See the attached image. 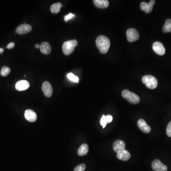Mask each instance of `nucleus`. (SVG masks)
Returning a JSON list of instances; mask_svg holds the SVG:
<instances>
[{
  "mask_svg": "<svg viewBox=\"0 0 171 171\" xmlns=\"http://www.w3.org/2000/svg\"><path fill=\"white\" fill-rule=\"evenodd\" d=\"M95 5L99 8H107L109 6V2L107 0H94Z\"/></svg>",
  "mask_w": 171,
  "mask_h": 171,
  "instance_id": "17",
  "label": "nucleus"
},
{
  "mask_svg": "<svg viewBox=\"0 0 171 171\" xmlns=\"http://www.w3.org/2000/svg\"><path fill=\"white\" fill-rule=\"evenodd\" d=\"M15 46V43L13 42H11L7 45V48L8 49H11L13 48V47Z\"/></svg>",
  "mask_w": 171,
  "mask_h": 171,
  "instance_id": "27",
  "label": "nucleus"
},
{
  "mask_svg": "<svg viewBox=\"0 0 171 171\" xmlns=\"http://www.w3.org/2000/svg\"><path fill=\"white\" fill-rule=\"evenodd\" d=\"M166 134L168 136L171 137V121L167 126Z\"/></svg>",
  "mask_w": 171,
  "mask_h": 171,
  "instance_id": "26",
  "label": "nucleus"
},
{
  "mask_svg": "<svg viewBox=\"0 0 171 171\" xmlns=\"http://www.w3.org/2000/svg\"><path fill=\"white\" fill-rule=\"evenodd\" d=\"M162 31L165 33L171 32V19H167L166 20L162 28Z\"/></svg>",
  "mask_w": 171,
  "mask_h": 171,
  "instance_id": "21",
  "label": "nucleus"
},
{
  "mask_svg": "<svg viewBox=\"0 0 171 171\" xmlns=\"http://www.w3.org/2000/svg\"><path fill=\"white\" fill-rule=\"evenodd\" d=\"M75 14H73L72 13H70L68 15H66L65 17H64V20L66 21V22H67L70 20L71 19L75 17Z\"/></svg>",
  "mask_w": 171,
  "mask_h": 171,
  "instance_id": "25",
  "label": "nucleus"
},
{
  "mask_svg": "<svg viewBox=\"0 0 171 171\" xmlns=\"http://www.w3.org/2000/svg\"><path fill=\"white\" fill-rule=\"evenodd\" d=\"M126 34L127 40L130 42H135L139 39V33L136 29L134 28L128 29Z\"/></svg>",
  "mask_w": 171,
  "mask_h": 171,
  "instance_id": "5",
  "label": "nucleus"
},
{
  "mask_svg": "<svg viewBox=\"0 0 171 171\" xmlns=\"http://www.w3.org/2000/svg\"><path fill=\"white\" fill-rule=\"evenodd\" d=\"M32 27L31 26L27 24L20 25L16 28V33L19 34H24L31 31Z\"/></svg>",
  "mask_w": 171,
  "mask_h": 171,
  "instance_id": "10",
  "label": "nucleus"
},
{
  "mask_svg": "<svg viewBox=\"0 0 171 171\" xmlns=\"http://www.w3.org/2000/svg\"><path fill=\"white\" fill-rule=\"evenodd\" d=\"M86 169V165L84 164H80L77 166L74 169V171H84Z\"/></svg>",
  "mask_w": 171,
  "mask_h": 171,
  "instance_id": "24",
  "label": "nucleus"
},
{
  "mask_svg": "<svg viewBox=\"0 0 171 171\" xmlns=\"http://www.w3.org/2000/svg\"><path fill=\"white\" fill-rule=\"evenodd\" d=\"M113 120V117L110 115L105 116L103 115L102 117L100 119L101 125L103 126V128H104L107 125V123H110Z\"/></svg>",
  "mask_w": 171,
  "mask_h": 171,
  "instance_id": "19",
  "label": "nucleus"
},
{
  "mask_svg": "<svg viewBox=\"0 0 171 171\" xmlns=\"http://www.w3.org/2000/svg\"><path fill=\"white\" fill-rule=\"evenodd\" d=\"M122 95L124 98L126 99L132 104H137L140 102V98L139 96L128 90H124L122 91Z\"/></svg>",
  "mask_w": 171,
  "mask_h": 171,
  "instance_id": "4",
  "label": "nucleus"
},
{
  "mask_svg": "<svg viewBox=\"0 0 171 171\" xmlns=\"http://www.w3.org/2000/svg\"><path fill=\"white\" fill-rule=\"evenodd\" d=\"M126 144L122 140H116L113 143V150L115 152H118L123 150L125 149Z\"/></svg>",
  "mask_w": 171,
  "mask_h": 171,
  "instance_id": "15",
  "label": "nucleus"
},
{
  "mask_svg": "<svg viewBox=\"0 0 171 171\" xmlns=\"http://www.w3.org/2000/svg\"><path fill=\"white\" fill-rule=\"evenodd\" d=\"M67 78L68 79H70L71 81L74 82L78 83L79 81V78L77 76H75V75L72 73H68L67 75Z\"/></svg>",
  "mask_w": 171,
  "mask_h": 171,
  "instance_id": "23",
  "label": "nucleus"
},
{
  "mask_svg": "<svg viewBox=\"0 0 171 171\" xmlns=\"http://www.w3.org/2000/svg\"><path fill=\"white\" fill-rule=\"evenodd\" d=\"M142 81L147 88L151 89H155L158 85L157 79L152 75H145L143 77Z\"/></svg>",
  "mask_w": 171,
  "mask_h": 171,
  "instance_id": "3",
  "label": "nucleus"
},
{
  "mask_svg": "<svg viewBox=\"0 0 171 171\" xmlns=\"http://www.w3.org/2000/svg\"><path fill=\"white\" fill-rule=\"evenodd\" d=\"M96 46L101 53H107L110 46V41L108 38L103 35L99 36L96 41Z\"/></svg>",
  "mask_w": 171,
  "mask_h": 171,
  "instance_id": "1",
  "label": "nucleus"
},
{
  "mask_svg": "<svg viewBox=\"0 0 171 171\" xmlns=\"http://www.w3.org/2000/svg\"><path fill=\"white\" fill-rule=\"evenodd\" d=\"M24 117L26 119L30 122H35L37 118L35 112L31 109L26 110L24 113Z\"/></svg>",
  "mask_w": 171,
  "mask_h": 171,
  "instance_id": "12",
  "label": "nucleus"
},
{
  "mask_svg": "<svg viewBox=\"0 0 171 171\" xmlns=\"http://www.w3.org/2000/svg\"><path fill=\"white\" fill-rule=\"evenodd\" d=\"M138 128L144 133H149L151 131V127L148 125L146 122L143 119H140L137 122Z\"/></svg>",
  "mask_w": 171,
  "mask_h": 171,
  "instance_id": "11",
  "label": "nucleus"
},
{
  "mask_svg": "<svg viewBox=\"0 0 171 171\" xmlns=\"http://www.w3.org/2000/svg\"><path fill=\"white\" fill-rule=\"evenodd\" d=\"M41 53L45 55L49 54L51 51V47L50 44L47 42H43L40 45Z\"/></svg>",
  "mask_w": 171,
  "mask_h": 171,
  "instance_id": "16",
  "label": "nucleus"
},
{
  "mask_svg": "<svg viewBox=\"0 0 171 171\" xmlns=\"http://www.w3.org/2000/svg\"><path fill=\"white\" fill-rule=\"evenodd\" d=\"M78 45L77 40H73L64 42L62 46V50L64 54L69 55L74 51L75 48Z\"/></svg>",
  "mask_w": 171,
  "mask_h": 171,
  "instance_id": "2",
  "label": "nucleus"
},
{
  "mask_svg": "<svg viewBox=\"0 0 171 171\" xmlns=\"http://www.w3.org/2000/svg\"><path fill=\"white\" fill-rule=\"evenodd\" d=\"M11 72V69L8 67L4 66L2 68L0 74L3 77L8 76Z\"/></svg>",
  "mask_w": 171,
  "mask_h": 171,
  "instance_id": "22",
  "label": "nucleus"
},
{
  "mask_svg": "<svg viewBox=\"0 0 171 171\" xmlns=\"http://www.w3.org/2000/svg\"><path fill=\"white\" fill-rule=\"evenodd\" d=\"M35 48L36 49L40 48V45H39L38 44H35Z\"/></svg>",
  "mask_w": 171,
  "mask_h": 171,
  "instance_id": "28",
  "label": "nucleus"
},
{
  "mask_svg": "<svg viewBox=\"0 0 171 171\" xmlns=\"http://www.w3.org/2000/svg\"><path fill=\"white\" fill-rule=\"evenodd\" d=\"M30 87V84L27 80L19 81L15 85V88L18 91H24Z\"/></svg>",
  "mask_w": 171,
  "mask_h": 171,
  "instance_id": "13",
  "label": "nucleus"
},
{
  "mask_svg": "<svg viewBox=\"0 0 171 171\" xmlns=\"http://www.w3.org/2000/svg\"><path fill=\"white\" fill-rule=\"evenodd\" d=\"M155 3V0H151L148 3L145 2H141L140 6V9L142 11H144L146 13H149L152 12L153 6Z\"/></svg>",
  "mask_w": 171,
  "mask_h": 171,
  "instance_id": "8",
  "label": "nucleus"
},
{
  "mask_svg": "<svg viewBox=\"0 0 171 171\" xmlns=\"http://www.w3.org/2000/svg\"><path fill=\"white\" fill-rule=\"evenodd\" d=\"M42 90L44 95L47 97H50L53 93V87L48 81H45L42 84Z\"/></svg>",
  "mask_w": 171,
  "mask_h": 171,
  "instance_id": "9",
  "label": "nucleus"
},
{
  "mask_svg": "<svg viewBox=\"0 0 171 171\" xmlns=\"http://www.w3.org/2000/svg\"><path fill=\"white\" fill-rule=\"evenodd\" d=\"M3 51H4V49H2L0 48V54L2 53Z\"/></svg>",
  "mask_w": 171,
  "mask_h": 171,
  "instance_id": "29",
  "label": "nucleus"
},
{
  "mask_svg": "<svg viewBox=\"0 0 171 171\" xmlns=\"http://www.w3.org/2000/svg\"><path fill=\"white\" fill-rule=\"evenodd\" d=\"M89 151V146L86 144H83L79 147L78 150V154L79 156L86 155Z\"/></svg>",
  "mask_w": 171,
  "mask_h": 171,
  "instance_id": "18",
  "label": "nucleus"
},
{
  "mask_svg": "<svg viewBox=\"0 0 171 171\" xmlns=\"http://www.w3.org/2000/svg\"><path fill=\"white\" fill-rule=\"evenodd\" d=\"M117 158L120 160L126 161L130 158L131 155L129 152L126 150L124 149L121 151H119L117 153Z\"/></svg>",
  "mask_w": 171,
  "mask_h": 171,
  "instance_id": "14",
  "label": "nucleus"
},
{
  "mask_svg": "<svg viewBox=\"0 0 171 171\" xmlns=\"http://www.w3.org/2000/svg\"><path fill=\"white\" fill-rule=\"evenodd\" d=\"M152 168L155 171H167V167L162 164L159 160L156 159L152 162Z\"/></svg>",
  "mask_w": 171,
  "mask_h": 171,
  "instance_id": "7",
  "label": "nucleus"
},
{
  "mask_svg": "<svg viewBox=\"0 0 171 171\" xmlns=\"http://www.w3.org/2000/svg\"><path fill=\"white\" fill-rule=\"evenodd\" d=\"M62 6V4L60 2L54 3L50 7V11L53 13H58L60 11V9Z\"/></svg>",
  "mask_w": 171,
  "mask_h": 171,
  "instance_id": "20",
  "label": "nucleus"
},
{
  "mask_svg": "<svg viewBox=\"0 0 171 171\" xmlns=\"http://www.w3.org/2000/svg\"><path fill=\"white\" fill-rule=\"evenodd\" d=\"M153 49L157 54L160 56L164 55L166 53V49L163 44L160 42H156L154 43Z\"/></svg>",
  "mask_w": 171,
  "mask_h": 171,
  "instance_id": "6",
  "label": "nucleus"
}]
</instances>
